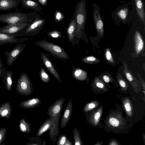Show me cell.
Masks as SVG:
<instances>
[{"mask_svg": "<svg viewBox=\"0 0 145 145\" xmlns=\"http://www.w3.org/2000/svg\"><path fill=\"white\" fill-rule=\"evenodd\" d=\"M111 18L118 24H127L131 22L136 14L133 1L122 5L111 12Z\"/></svg>", "mask_w": 145, "mask_h": 145, "instance_id": "1", "label": "cell"}, {"mask_svg": "<svg viewBox=\"0 0 145 145\" xmlns=\"http://www.w3.org/2000/svg\"><path fill=\"white\" fill-rule=\"evenodd\" d=\"M36 44L54 56L61 60L69 58V56L62 48L52 42L42 40L37 41Z\"/></svg>", "mask_w": 145, "mask_h": 145, "instance_id": "2", "label": "cell"}, {"mask_svg": "<svg viewBox=\"0 0 145 145\" xmlns=\"http://www.w3.org/2000/svg\"><path fill=\"white\" fill-rule=\"evenodd\" d=\"M87 12L85 0H82L78 5L76 14L77 30L76 37L81 38L87 19Z\"/></svg>", "mask_w": 145, "mask_h": 145, "instance_id": "3", "label": "cell"}, {"mask_svg": "<svg viewBox=\"0 0 145 145\" xmlns=\"http://www.w3.org/2000/svg\"><path fill=\"white\" fill-rule=\"evenodd\" d=\"M28 14L18 10L9 13L0 14V22L7 25L29 22Z\"/></svg>", "mask_w": 145, "mask_h": 145, "instance_id": "4", "label": "cell"}, {"mask_svg": "<svg viewBox=\"0 0 145 145\" xmlns=\"http://www.w3.org/2000/svg\"><path fill=\"white\" fill-rule=\"evenodd\" d=\"M16 90L17 93L22 96H28L33 91L32 83L28 75L22 72L18 79Z\"/></svg>", "mask_w": 145, "mask_h": 145, "instance_id": "5", "label": "cell"}, {"mask_svg": "<svg viewBox=\"0 0 145 145\" xmlns=\"http://www.w3.org/2000/svg\"><path fill=\"white\" fill-rule=\"evenodd\" d=\"M93 19L97 34L103 36L104 33V24L100 13V6L96 3L92 4Z\"/></svg>", "mask_w": 145, "mask_h": 145, "instance_id": "6", "label": "cell"}, {"mask_svg": "<svg viewBox=\"0 0 145 145\" xmlns=\"http://www.w3.org/2000/svg\"><path fill=\"white\" fill-rule=\"evenodd\" d=\"M43 19H37L30 24L21 32L18 34V36L26 35L28 36L36 35L39 33L45 22Z\"/></svg>", "mask_w": 145, "mask_h": 145, "instance_id": "7", "label": "cell"}, {"mask_svg": "<svg viewBox=\"0 0 145 145\" xmlns=\"http://www.w3.org/2000/svg\"><path fill=\"white\" fill-rule=\"evenodd\" d=\"M26 44L22 43H18L10 52L6 51L5 54L7 57V64L11 66L15 60L25 49Z\"/></svg>", "mask_w": 145, "mask_h": 145, "instance_id": "8", "label": "cell"}, {"mask_svg": "<svg viewBox=\"0 0 145 145\" xmlns=\"http://www.w3.org/2000/svg\"><path fill=\"white\" fill-rule=\"evenodd\" d=\"M30 24L29 22H25L7 25L0 28V32L9 34H18L25 29Z\"/></svg>", "mask_w": 145, "mask_h": 145, "instance_id": "9", "label": "cell"}, {"mask_svg": "<svg viewBox=\"0 0 145 145\" xmlns=\"http://www.w3.org/2000/svg\"><path fill=\"white\" fill-rule=\"evenodd\" d=\"M18 34H9L0 32V45L6 44L22 43L29 40L27 38H18Z\"/></svg>", "mask_w": 145, "mask_h": 145, "instance_id": "10", "label": "cell"}, {"mask_svg": "<svg viewBox=\"0 0 145 145\" xmlns=\"http://www.w3.org/2000/svg\"><path fill=\"white\" fill-rule=\"evenodd\" d=\"M65 101V98L61 97L51 104L47 110L48 115L50 117H54L61 113Z\"/></svg>", "mask_w": 145, "mask_h": 145, "instance_id": "11", "label": "cell"}, {"mask_svg": "<svg viewBox=\"0 0 145 145\" xmlns=\"http://www.w3.org/2000/svg\"><path fill=\"white\" fill-rule=\"evenodd\" d=\"M44 65L47 70L60 83L62 84L60 77L56 69L47 57L48 54L40 53Z\"/></svg>", "mask_w": 145, "mask_h": 145, "instance_id": "12", "label": "cell"}, {"mask_svg": "<svg viewBox=\"0 0 145 145\" xmlns=\"http://www.w3.org/2000/svg\"><path fill=\"white\" fill-rule=\"evenodd\" d=\"M72 111V99H71L69 100L61 121L60 127L61 128L63 129L67 125L70 120Z\"/></svg>", "mask_w": 145, "mask_h": 145, "instance_id": "13", "label": "cell"}, {"mask_svg": "<svg viewBox=\"0 0 145 145\" xmlns=\"http://www.w3.org/2000/svg\"><path fill=\"white\" fill-rule=\"evenodd\" d=\"M61 114V113H60L57 115L55 120L49 129L50 139L51 141L54 142V144L56 141L57 137L59 134V121Z\"/></svg>", "mask_w": 145, "mask_h": 145, "instance_id": "14", "label": "cell"}, {"mask_svg": "<svg viewBox=\"0 0 145 145\" xmlns=\"http://www.w3.org/2000/svg\"><path fill=\"white\" fill-rule=\"evenodd\" d=\"M135 43V49L136 54H139L143 51L144 43L143 37L137 29H136L133 35Z\"/></svg>", "mask_w": 145, "mask_h": 145, "instance_id": "15", "label": "cell"}, {"mask_svg": "<svg viewBox=\"0 0 145 145\" xmlns=\"http://www.w3.org/2000/svg\"><path fill=\"white\" fill-rule=\"evenodd\" d=\"M136 13L145 26V11L143 0H133Z\"/></svg>", "mask_w": 145, "mask_h": 145, "instance_id": "16", "label": "cell"}, {"mask_svg": "<svg viewBox=\"0 0 145 145\" xmlns=\"http://www.w3.org/2000/svg\"><path fill=\"white\" fill-rule=\"evenodd\" d=\"M123 64L124 67V74L132 85L134 89L137 90L138 88L139 87L138 81L135 77L131 71L128 68L127 65L124 62H123Z\"/></svg>", "mask_w": 145, "mask_h": 145, "instance_id": "17", "label": "cell"}, {"mask_svg": "<svg viewBox=\"0 0 145 145\" xmlns=\"http://www.w3.org/2000/svg\"><path fill=\"white\" fill-rule=\"evenodd\" d=\"M21 0H0V10L10 11L16 8L20 3Z\"/></svg>", "mask_w": 145, "mask_h": 145, "instance_id": "18", "label": "cell"}, {"mask_svg": "<svg viewBox=\"0 0 145 145\" xmlns=\"http://www.w3.org/2000/svg\"><path fill=\"white\" fill-rule=\"evenodd\" d=\"M41 103V101L40 98L34 97L23 101L18 106L22 108L31 109L40 105Z\"/></svg>", "mask_w": 145, "mask_h": 145, "instance_id": "19", "label": "cell"}, {"mask_svg": "<svg viewBox=\"0 0 145 145\" xmlns=\"http://www.w3.org/2000/svg\"><path fill=\"white\" fill-rule=\"evenodd\" d=\"M12 71L6 70L1 77L5 88L8 91H10L11 90L12 84Z\"/></svg>", "mask_w": 145, "mask_h": 145, "instance_id": "20", "label": "cell"}, {"mask_svg": "<svg viewBox=\"0 0 145 145\" xmlns=\"http://www.w3.org/2000/svg\"><path fill=\"white\" fill-rule=\"evenodd\" d=\"M57 116L54 117H50L45 121L39 128L35 136L39 137L48 130L55 120Z\"/></svg>", "mask_w": 145, "mask_h": 145, "instance_id": "21", "label": "cell"}, {"mask_svg": "<svg viewBox=\"0 0 145 145\" xmlns=\"http://www.w3.org/2000/svg\"><path fill=\"white\" fill-rule=\"evenodd\" d=\"M77 24L75 19L72 21L67 29L68 41L72 42L76 35Z\"/></svg>", "mask_w": 145, "mask_h": 145, "instance_id": "22", "label": "cell"}, {"mask_svg": "<svg viewBox=\"0 0 145 145\" xmlns=\"http://www.w3.org/2000/svg\"><path fill=\"white\" fill-rule=\"evenodd\" d=\"M12 112V106L8 102L4 103L0 106V117L5 118L8 120L10 117Z\"/></svg>", "mask_w": 145, "mask_h": 145, "instance_id": "23", "label": "cell"}, {"mask_svg": "<svg viewBox=\"0 0 145 145\" xmlns=\"http://www.w3.org/2000/svg\"><path fill=\"white\" fill-rule=\"evenodd\" d=\"M72 74L76 79L80 80H86L87 78V73L83 69L77 67H73Z\"/></svg>", "mask_w": 145, "mask_h": 145, "instance_id": "24", "label": "cell"}, {"mask_svg": "<svg viewBox=\"0 0 145 145\" xmlns=\"http://www.w3.org/2000/svg\"><path fill=\"white\" fill-rule=\"evenodd\" d=\"M31 125L30 123L26 121L24 118H22L19 123V130L22 132L28 134L31 131Z\"/></svg>", "mask_w": 145, "mask_h": 145, "instance_id": "25", "label": "cell"}, {"mask_svg": "<svg viewBox=\"0 0 145 145\" xmlns=\"http://www.w3.org/2000/svg\"><path fill=\"white\" fill-rule=\"evenodd\" d=\"M20 3L23 7L25 9L30 8L35 10L38 7V3L32 0H21Z\"/></svg>", "mask_w": 145, "mask_h": 145, "instance_id": "26", "label": "cell"}, {"mask_svg": "<svg viewBox=\"0 0 145 145\" xmlns=\"http://www.w3.org/2000/svg\"><path fill=\"white\" fill-rule=\"evenodd\" d=\"M72 131L74 145H82L83 142L81 139L80 133L79 130L76 127H75L73 129Z\"/></svg>", "mask_w": 145, "mask_h": 145, "instance_id": "27", "label": "cell"}, {"mask_svg": "<svg viewBox=\"0 0 145 145\" xmlns=\"http://www.w3.org/2000/svg\"><path fill=\"white\" fill-rule=\"evenodd\" d=\"M28 139L30 140V142L27 143L25 144L28 145H46V142L45 141H42V139L38 137H32L28 138Z\"/></svg>", "mask_w": 145, "mask_h": 145, "instance_id": "28", "label": "cell"}, {"mask_svg": "<svg viewBox=\"0 0 145 145\" xmlns=\"http://www.w3.org/2000/svg\"><path fill=\"white\" fill-rule=\"evenodd\" d=\"M81 61L85 63L89 64H96L100 61L99 59L92 56L85 57L82 59Z\"/></svg>", "mask_w": 145, "mask_h": 145, "instance_id": "29", "label": "cell"}, {"mask_svg": "<svg viewBox=\"0 0 145 145\" xmlns=\"http://www.w3.org/2000/svg\"><path fill=\"white\" fill-rule=\"evenodd\" d=\"M41 80L45 83H48L50 80L49 75L46 72L43 67H41L39 73Z\"/></svg>", "mask_w": 145, "mask_h": 145, "instance_id": "30", "label": "cell"}, {"mask_svg": "<svg viewBox=\"0 0 145 145\" xmlns=\"http://www.w3.org/2000/svg\"><path fill=\"white\" fill-rule=\"evenodd\" d=\"M116 78L121 87L125 90L126 89L128 86V84L126 81L121 77V74H119Z\"/></svg>", "mask_w": 145, "mask_h": 145, "instance_id": "31", "label": "cell"}, {"mask_svg": "<svg viewBox=\"0 0 145 145\" xmlns=\"http://www.w3.org/2000/svg\"><path fill=\"white\" fill-rule=\"evenodd\" d=\"M93 84L96 87L100 89L104 88L105 87L104 82L98 77H96L94 78Z\"/></svg>", "mask_w": 145, "mask_h": 145, "instance_id": "32", "label": "cell"}, {"mask_svg": "<svg viewBox=\"0 0 145 145\" xmlns=\"http://www.w3.org/2000/svg\"><path fill=\"white\" fill-rule=\"evenodd\" d=\"M68 138L66 135L64 134L59 135L56 144L57 145H64Z\"/></svg>", "mask_w": 145, "mask_h": 145, "instance_id": "33", "label": "cell"}, {"mask_svg": "<svg viewBox=\"0 0 145 145\" xmlns=\"http://www.w3.org/2000/svg\"><path fill=\"white\" fill-rule=\"evenodd\" d=\"M105 56L106 59L109 63H113L114 60L110 50L108 48L106 49Z\"/></svg>", "mask_w": 145, "mask_h": 145, "instance_id": "34", "label": "cell"}, {"mask_svg": "<svg viewBox=\"0 0 145 145\" xmlns=\"http://www.w3.org/2000/svg\"><path fill=\"white\" fill-rule=\"evenodd\" d=\"M7 129L5 127L0 128V145H2L6 138L7 135Z\"/></svg>", "mask_w": 145, "mask_h": 145, "instance_id": "35", "label": "cell"}, {"mask_svg": "<svg viewBox=\"0 0 145 145\" xmlns=\"http://www.w3.org/2000/svg\"><path fill=\"white\" fill-rule=\"evenodd\" d=\"M47 35L50 37L54 38H60L61 36V32L56 30H53L48 32Z\"/></svg>", "mask_w": 145, "mask_h": 145, "instance_id": "36", "label": "cell"}, {"mask_svg": "<svg viewBox=\"0 0 145 145\" xmlns=\"http://www.w3.org/2000/svg\"><path fill=\"white\" fill-rule=\"evenodd\" d=\"M64 18L63 14L60 11H56L55 13V20L57 22L62 20Z\"/></svg>", "mask_w": 145, "mask_h": 145, "instance_id": "37", "label": "cell"}, {"mask_svg": "<svg viewBox=\"0 0 145 145\" xmlns=\"http://www.w3.org/2000/svg\"><path fill=\"white\" fill-rule=\"evenodd\" d=\"M110 124L112 126L117 127L119 124V120L116 118H111L109 120Z\"/></svg>", "mask_w": 145, "mask_h": 145, "instance_id": "38", "label": "cell"}, {"mask_svg": "<svg viewBox=\"0 0 145 145\" xmlns=\"http://www.w3.org/2000/svg\"><path fill=\"white\" fill-rule=\"evenodd\" d=\"M101 77L105 82L107 83H108L112 80L111 76L108 74H103L101 76Z\"/></svg>", "mask_w": 145, "mask_h": 145, "instance_id": "39", "label": "cell"}, {"mask_svg": "<svg viewBox=\"0 0 145 145\" xmlns=\"http://www.w3.org/2000/svg\"><path fill=\"white\" fill-rule=\"evenodd\" d=\"M124 107L127 113L129 115H131V107L129 103L127 102L124 104Z\"/></svg>", "mask_w": 145, "mask_h": 145, "instance_id": "40", "label": "cell"}, {"mask_svg": "<svg viewBox=\"0 0 145 145\" xmlns=\"http://www.w3.org/2000/svg\"><path fill=\"white\" fill-rule=\"evenodd\" d=\"M137 74L138 76V77L139 80V82H140V84H141V85L142 86V88L143 87L144 89H145V82L142 79V78L140 76L139 74L138 73H137Z\"/></svg>", "mask_w": 145, "mask_h": 145, "instance_id": "41", "label": "cell"}, {"mask_svg": "<svg viewBox=\"0 0 145 145\" xmlns=\"http://www.w3.org/2000/svg\"><path fill=\"white\" fill-rule=\"evenodd\" d=\"M100 116V114L99 112H96L94 115V118L95 120H97L99 118Z\"/></svg>", "mask_w": 145, "mask_h": 145, "instance_id": "42", "label": "cell"}, {"mask_svg": "<svg viewBox=\"0 0 145 145\" xmlns=\"http://www.w3.org/2000/svg\"><path fill=\"white\" fill-rule=\"evenodd\" d=\"M73 144L70 139H67L64 145H72Z\"/></svg>", "mask_w": 145, "mask_h": 145, "instance_id": "43", "label": "cell"}, {"mask_svg": "<svg viewBox=\"0 0 145 145\" xmlns=\"http://www.w3.org/2000/svg\"><path fill=\"white\" fill-rule=\"evenodd\" d=\"M6 70V68L3 67L0 69V78H1L3 73Z\"/></svg>", "mask_w": 145, "mask_h": 145, "instance_id": "44", "label": "cell"}, {"mask_svg": "<svg viewBox=\"0 0 145 145\" xmlns=\"http://www.w3.org/2000/svg\"><path fill=\"white\" fill-rule=\"evenodd\" d=\"M40 3L43 5H45L46 3L47 0H38Z\"/></svg>", "mask_w": 145, "mask_h": 145, "instance_id": "45", "label": "cell"}, {"mask_svg": "<svg viewBox=\"0 0 145 145\" xmlns=\"http://www.w3.org/2000/svg\"><path fill=\"white\" fill-rule=\"evenodd\" d=\"M4 64L2 63L1 59L0 57V69L3 67Z\"/></svg>", "mask_w": 145, "mask_h": 145, "instance_id": "46", "label": "cell"}]
</instances>
